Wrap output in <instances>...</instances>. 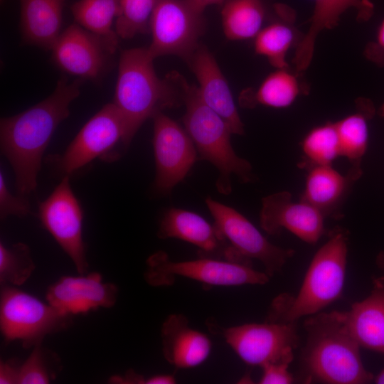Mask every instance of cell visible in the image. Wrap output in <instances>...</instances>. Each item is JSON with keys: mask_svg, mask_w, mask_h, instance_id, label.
Here are the masks:
<instances>
[{"mask_svg": "<svg viewBox=\"0 0 384 384\" xmlns=\"http://www.w3.org/2000/svg\"><path fill=\"white\" fill-rule=\"evenodd\" d=\"M82 82L62 78L48 97L1 119V151L14 170L18 194L25 196L36 188L44 151L58 125L69 116L70 105L79 96Z\"/></svg>", "mask_w": 384, "mask_h": 384, "instance_id": "cell-1", "label": "cell"}, {"mask_svg": "<svg viewBox=\"0 0 384 384\" xmlns=\"http://www.w3.org/2000/svg\"><path fill=\"white\" fill-rule=\"evenodd\" d=\"M304 328L306 340L300 354L301 381L328 384H366L373 381V374L362 362L360 346L336 310L307 316Z\"/></svg>", "mask_w": 384, "mask_h": 384, "instance_id": "cell-2", "label": "cell"}, {"mask_svg": "<svg viewBox=\"0 0 384 384\" xmlns=\"http://www.w3.org/2000/svg\"><path fill=\"white\" fill-rule=\"evenodd\" d=\"M348 233L334 228L314 255L296 295L283 293L272 302L265 321L294 323L321 311L343 294L348 250Z\"/></svg>", "mask_w": 384, "mask_h": 384, "instance_id": "cell-3", "label": "cell"}, {"mask_svg": "<svg viewBox=\"0 0 384 384\" xmlns=\"http://www.w3.org/2000/svg\"><path fill=\"white\" fill-rule=\"evenodd\" d=\"M154 60L147 48L127 49L120 54L113 104L124 122L129 145L146 120L183 101L172 80L157 76Z\"/></svg>", "mask_w": 384, "mask_h": 384, "instance_id": "cell-4", "label": "cell"}, {"mask_svg": "<svg viewBox=\"0 0 384 384\" xmlns=\"http://www.w3.org/2000/svg\"><path fill=\"white\" fill-rule=\"evenodd\" d=\"M168 78L181 92L186 105L183 124L198 158L209 161L219 171L216 181L218 192L225 195L231 193L233 174L243 183L255 181L250 163L238 156L232 146L233 133L229 125L203 101L198 87L176 72L171 73Z\"/></svg>", "mask_w": 384, "mask_h": 384, "instance_id": "cell-5", "label": "cell"}, {"mask_svg": "<svg viewBox=\"0 0 384 384\" xmlns=\"http://www.w3.org/2000/svg\"><path fill=\"white\" fill-rule=\"evenodd\" d=\"M71 323V315L50 303L11 285H3L0 329L6 341H19L23 348H33L48 335L67 329Z\"/></svg>", "mask_w": 384, "mask_h": 384, "instance_id": "cell-6", "label": "cell"}, {"mask_svg": "<svg viewBox=\"0 0 384 384\" xmlns=\"http://www.w3.org/2000/svg\"><path fill=\"white\" fill-rule=\"evenodd\" d=\"M146 282L151 286H170L176 277L196 280L205 286H240L265 284L270 277L249 266L224 260L199 257L198 260L174 262L159 250L146 260Z\"/></svg>", "mask_w": 384, "mask_h": 384, "instance_id": "cell-7", "label": "cell"}, {"mask_svg": "<svg viewBox=\"0 0 384 384\" xmlns=\"http://www.w3.org/2000/svg\"><path fill=\"white\" fill-rule=\"evenodd\" d=\"M206 204L214 219V225L228 243L235 262L252 266V259L259 260L270 277L280 272L294 255L271 243L243 215L234 208L213 200L206 199Z\"/></svg>", "mask_w": 384, "mask_h": 384, "instance_id": "cell-8", "label": "cell"}, {"mask_svg": "<svg viewBox=\"0 0 384 384\" xmlns=\"http://www.w3.org/2000/svg\"><path fill=\"white\" fill-rule=\"evenodd\" d=\"M119 144L129 146L125 124L113 102L109 103L83 125L62 154L53 156L51 162L64 176H70L96 158H119L115 149Z\"/></svg>", "mask_w": 384, "mask_h": 384, "instance_id": "cell-9", "label": "cell"}, {"mask_svg": "<svg viewBox=\"0 0 384 384\" xmlns=\"http://www.w3.org/2000/svg\"><path fill=\"white\" fill-rule=\"evenodd\" d=\"M207 326L212 333L220 335L244 363L252 366L262 367L293 354L300 343L297 322L223 327L209 320Z\"/></svg>", "mask_w": 384, "mask_h": 384, "instance_id": "cell-10", "label": "cell"}, {"mask_svg": "<svg viewBox=\"0 0 384 384\" xmlns=\"http://www.w3.org/2000/svg\"><path fill=\"white\" fill-rule=\"evenodd\" d=\"M204 21L203 11L189 0H159L150 22L149 55H176L187 61L199 45Z\"/></svg>", "mask_w": 384, "mask_h": 384, "instance_id": "cell-11", "label": "cell"}, {"mask_svg": "<svg viewBox=\"0 0 384 384\" xmlns=\"http://www.w3.org/2000/svg\"><path fill=\"white\" fill-rule=\"evenodd\" d=\"M38 217L80 274L88 268L82 238L83 211L70 184L63 176L50 196L39 204Z\"/></svg>", "mask_w": 384, "mask_h": 384, "instance_id": "cell-12", "label": "cell"}, {"mask_svg": "<svg viewBox=\"0 0 384 384\" xmlns=\"http://www.w3.org/2000/svg\"><path fill=\"white\" fill-rule=\"evenodd\" d=\"M153 119L154 187L158 192L166 193L186 176L197 160L198 153L186 129L176 121L162 112Z\"/></svg>", "mask_w": 384, "mask_h": 384, "instance_id": "cell-13", "label": "cell"}, {"mask_svg": "<svg viewBox=\"0 0 384 384\" xmlns=\"http://www.w3.org/2000/svg\"><path fill=\"white\" fill-rule=\"evenodd\" d=\"M117 45L77 23L61 32L52 48V59L63 71L78 79L95 80L105 70Z\"/></svg>", "mask_w": 384, "mask_h": 384, "instance_id": "cell-14", "label": "cell"}, {"mask_svg": "<svg viewBox=\"0 0 384 384\" xmlns=\"http://www.w3.org/2000/svg\"><path fill=\"white\" fill-rule=\"evenodd\" d=\"M325 216L321 211L300 199L292 201L288 191L270 194L262 199L260 223L270 235L287 230L304 242L316 244L325 235Z\"/></svg>", "mask_w": 384, "mask_h": 384, "instance_id": "cell-15", "label": "cell"}, {"mask_svg": "<svg viewBox=\"0 0 384 384\" xmlns=\"http://www.w3.org/2000/svg\"><path fill=\"white\" fill-rule=\"evenodd\" d=\"M118 289L104 282L100 273L63 276L51 284L46 293L48 303L69 314L87 313L99 308H110L117 302Z\"/></svg>", "mask_w": 384, "mask_h": 384, "instance_id": "cell-16", "label": "cell"}, {"mask_svg": "<svg viewBox=\"0 0 384 384\" xmlns=\"http://www.w3.org/2000/svg\"><path fill=\"white\" fill-rule=\"evenodd\" d=\"M161 239L176 238L198 248L199 257L232 262L231 249L214 225L200 215L171 208L163 215L157 231Z\"/></svg>", "mask_w": 384, "mask_h": 384, "instance_id": "cell-17", "label": "cell"}, {"mask_svg": "<svg viewBox=\"0 0 384 384\" xmlns=\"http://www.w3.org/2000/svg\"><path fill=\"white\" fill-rule=\"evenodd\" d=\"M187 62L198 81L203 101L228 123L233 134L242 135L243 123L228 82L213 54L206 46L198 45Z\"/></svg>", "mask_w": 384, "mask_h": 384, "instance_id": "cell-18", "label": "cell"}, {"mask_svg": "<svg viewBox=\"0 0 384 384\" xmlns=\"http://www.w3.org/2000/svg\"><path fill=\"white\" fill-rule=\"evenodd\" d=\"M336 312L360 347L384 355V276L373 279L367 297Z\"/></svg>", "mask_w": 384, "mask_h": 384, "instance_id": "cell-19", "label": "cell"}, {"mask_svg": "<svg viewBox=\"0 0 384 384\" xmlns=\"http://www.w3.org/2000/svg\"><path fill=\"white\" fill-rule=\"evenodd\" d=\"M164 358L176 368L187 369L199 366L209 356V337L189 326L188 318L182 314L167 316L161 329Z\"/></svg>", "mask_w": 384, "mask_h": 384, "instance_id": "cell-20", "label": "cell"}, {"mask_svg": "<svg viewBox=\"0 0 384 384\" xmlns=\"http://www.w3.org/2000/svg\"><path fill=\"white\" fill-rule=\"evenodd\" d=\"M308 169L302 200L311 204L325 216L342 217L341 207L353 183L362 175V169L350 167L342 175L331 165L314 166Z\"/></svg>", "mask_w": 384, "mask_h": 384, "instance_id": "cell-21", "label": "cell"}, {"mask_svg": "<svg viewBox=\"0 0 384 384\" xmlns=\"http://www.w3.org/2000/svg\"><path fill=\"white\" fill-rule=\"evenodd\" d=\"M351 7L358 10L363 19L370 18L373 11L368 0H315L310 27L298 43L293 58L297 75H300L310 65L318 35L324 30L334 28L341 15Z\"/></svg>", "mask_w": 384, "mask_h": 384, "instance_id": "cell-22", "label": "cell"}, {"mask_svg": "<svg viewBox=\"0 0 384 384\" xmlns=\"http://www.w3.org/2000/svg\"><path fill=\"white\" fill-rule=\"evenodd\" d=\"M65 0H20V28L24 42L50 50L59 37Z\"/></svg>", "mask_w": 384, "mask_h": 384, "instance_id": "cell-23", "label": "cell"}, {"mask_svg": "<svg viewBox=\"0 0 384 384\" xmlns=\"http://www.w3.org/2000/svg\"><path fill=\"white\" fill-rule=\"evenodd\" d=\"M360 107L355 113L335 122L341 156L349 161L351 167L358 169L368 148V121L374 112L370 102H363Z\"/></svg>", "mask_w": 384, "mask_h": 384, "instance_id": "cell-24", "label": "cell"}, {"mask_svg": "<svg viewBox=\"0 0 384 384\" xmlns=\"http://www.w3.org/2000/svg\"><path fill=\"white\" fill-rule=\"evenodd\" d=\"M265 9L261 0H225L221 11L224 33L230 40H246L262 28Z\"/></svg>", "mask_w": 384, "mask_h": 384, "instance_id": "cell-25", "label": "cell"}, {"mask_svg": "<svg viewBox=\"0 0 384 384\" xmlns=\"http://www.w3.org/2000/svg\"><path fill=\"white\" fill-rule=\"evenodd\" d=\"M119 0H78L70 7L75 23L118 45L114 30Z\"/></svg>", "mask_w": 384, "mask_h": 384, "instance_id": "cell-26", "label": "cell"}, {"mask_svg": "<svg viewBox=\"0 0 384 384\" xmlns=\"http://www.w3.org/2000/svg\"><path fill=\"white\" fill-rule=\"evenodd\" d=\"M300 93L297 75L287 69H277L260 84L253 95H243L241 104L246 107L261 105L274 108L290 106Z\"/></svg>", "mask_w": 384, "mask_h": 384, "instance_id": "cell-27", "label": "cell"}, {"mask_svg": "<svg viewBox=\"0 0 384 384\" xmlns=\"http://www.w3.org/2000/svg\"><path fill=\"white\" fill-rule=\"evenodd\" d=\"M304 159L302 167L331 165L341 156L335 122H328L311 129L302 142Z\"/></svg>", "mask_w": 384, "mask_h": 384, "instance_id": "cell-28", "label": "cell"}, {"mask_svg": "<svg viewBox=\"0 0 384 384\" xmlns=\"http://www.w3.org/2000/svg\"><path fill=\"white\" fill-rule=\"evenodd\" d=\"M293 28L284 22H274L262 28L255 38L257 54L267 58L277 69H287V54L294 44Z\"/></svg>", "mask_w": 384, "mask_h": 384, "instance_id": "cell-29", "label": "cell"}, {"mask_svg": "<svg viewBox=\"0 0 384 384\" xmlns=\"http://www.w3.org/2000/svg\"><path fill=\"white\" fill-rule=\"evenodd\" d=\"M159 0H119L114 30L119 38L128 39L149 31L150 22Z\"/></svg>", "mask_w": 384, "mask_h": 384, "instance_id": "cell-30", "label": "cell"}, {"mask_svg": "<svg viewBox=\"0 0 384 384\" xmlns=\"http://www.w3.org/2000/svg\"><path fill=\"white\" fill-rule=\"evenodd\" d=\"M36 266L28 246L22 242L10 246L0 243V282L19 286L31 276Z\"/></svg>", "mask_w": 384, "mask_h": 384, "instance_id": "cell-31", "label": "cell"}, {"mask_svg": "<svg viewBox=\"0 0 384 384\" xmlns=\"http://www.w3.org/2000/svg\"><path fill=\"white\" fill-rule=\"evenodd\" d=\"M62 368L55 352L41 344L35 346L26 361L20 364L18 384H46L54 380Z\"/></svg>", "mask_w": 384, "mask_h": 384, "instance_id": "cell-32", "label": "cell"}, {"mask_svg": "<svg viewBox=\"0 0 384 384\" xmlns=\"http://www.w3.org/2000/svg\"><path fill=\"white\" fill-rule=\"evenodd\" d=\"M30 212V204L23 196H14L9 190L4 174L0 172V216L4 220L9 215L23 217Z\"/></svg>", "mask_w": 384, "mask_h": 384, "instance_id": "cell-33", "label": "cell"}, {"mask_svg": "<svg viewBox=\"0 0 384 384\" xmlns=\"http://www.w3.org/2000/svg\"><path fill=\"white\" fill-rule=\"evenodd\" d=\"M294 360V353L282 359L268 363L261 368L262 375L259 381L260 384H291L294 383L295 378L288 368Z\"/></svg>", "mask_w": 384, "mask_h": 384, "instance_id": "cell-34", "label": "cell"}, {"mask_svg": "<svg viewBox=\"0 0 384 384\" xmlns=\"http://www.w3.org/2000/svg\"><path fill=\"white\" fill-rule=\"evenodd\" d=\"M366 53L375 63H384V19L378 28L375 41L368 45Z\"/></svg>", "mask_w": 384, "mask_h": 384, "instance_id": "cell-35", "label": "cell"}, {"mask_svg": "<svg viewBox=\"0 0 384 384\" xmlns=\"http://www.w3.org/2000/svg\"><path fill=\"white\" fill-rule=\"evenodd\" d=\"M20 364L14 360L1 361L0 363V383L18 384Z\"/></svg>", "mask_w": 384, "mask_h": 384, "instance_id": "cell-36", "label": "cell"}, {"mask_svg": "<svg viewBox=\"0 0 384 384\" xmlns=\"http://www.w3.org/2000/svg\"><path fill=\"white\" fill-rule=\"evenodd\" d=\"M110 383L117 384H149V377L144 378L132 370H127L123 375H113Z\"/></svg>", "mask_w": 384, "mask_h": 384, "instance_id": "cell-37", "label": "cell"}, {"mask_svg": "<svg viewBox=\"0 0 384 384\" xmlns=\"http://www.w3.org/2000/svg\"><path fill=\"white\" fill-rule=\"evenodd\" d=\"M195 6L201 11L205 10L208 6L223 5L225 0H189Z\"/></svg>", "mask_w": 384, "mask_h": 384, "instance_id": "cell-38", "label": "cell"}, {"mask_svg": "<svg viewBox=\"0 0 384 384\" xmlns=\"http://www.w3.org/2000/svg\"><path fill=\"white\" fill-rule=\"evenodd\" d=\"M376 265L384 272V252H380L376 257Z\"/></svg>", "mask_w": 384, "mask_h": 384, "instance_id": "cell-39", "label": "cell"}, {"mask_svg": "<svg viewBox=\"0 0 384 384\" xmlns=\"http://www.w3.org/2000/svg\"><path fill=\"white\" fill-rule=\"evenodd\" d=\"M373 381L377 384H384V368L374 376Z\"/></svg>", "mask_w": 384, "mask_h": 384, "instance_id": "cell-40", "label": "cell"}, {"mask_svg": "<svg viewBox=\"0 0 384 384\" xmlns=\"http://www.w3.org/2000/svg\"><path fill=\"white\" fill-rule=\"evenodd\" d=\"M380 112H381L382 116L384 117V105H383V107L381 108Z\"/></svg>", "mask_w": 384, "mask_h": 384, "instance_id": "cell-41", "label": "cell"}]
</instances>
